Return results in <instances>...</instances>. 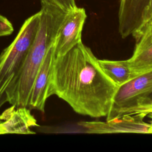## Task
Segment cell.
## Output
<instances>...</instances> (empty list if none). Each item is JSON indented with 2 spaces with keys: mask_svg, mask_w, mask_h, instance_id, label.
Returning a JSON list of instances; mask_svg holds the SVG:
<instances>
[{
  "mask_svg": "<svg viewBox=\"0 0 152 152\" xmlns=\"http://www.w3.org/2000/svg\"><path fill=\"white\" fill-rule=\"evenodd\" d=\"M118 88L81 41L65 54L54 56L47 94L57 96L78 114L100 118L108 114Z\"/></svg>",
  "mask_w": 152,
  "mask_h": 152,
  "instance_id": "6da1fadb",
  "label": "cell"
},
{
  "mask_svg": "<svg viewBox=\"0 0 152 152\" xmlns=\"http://www.w3.org/2000/svg\"><path fill=\"white\" fill-rule=\"evenodd\" d=\"M41 16L39 30L30 47L20 77L14 106L27 107L31 88L36 74L50 48L55 43L66 12L47 3H41Z\"/></svg>",
  "mask_w": 152,
  "mask_h": 152,
  "instance_id": "7a4b0ae2",
  "label": "cell"
},
{
  "mask_svg": "<svg viewBox=\"0 0 152 152\" xmlns=\"http://www.w3.org/2000/svg\"><path fill=\"white\" fill-rule=\"evenodd\" d=\"M39 11L26 19L17 35L0 53V108L14 105L18 83L40 23Z\"/></svg>",
  "mask_w": 152,
  "mask_h": 152,
  "instance_id": "3957f363",
  "label": "cell"
},
{
  "mask_svg": "<svg viewBox=\"0 0 152 152\" xmlns=\"http://www.w3.org/2000/svg\"><path fill=\"white\" fill-rule=\"evenodd\" d=\"M152 87V69L138 75L118 87L113 99L106 121L127 115L138 97Z\"/></svg>",
  "mask_w": 152,
  "mask_h": 152,
  "instance_id": "277c9868",
  "label": "cell"
},
{
  "mask_svg": "<svg viewBox=\"0 0 152 152\" xmlns=\"http://www.w3.org/2000/svg\"><path fill=\"white\" fill-rule=\"evenodd\" d=\"M87 15L83 8L69 11L60 27L54 43V56L63 55L81 41V33Z\"/></svg>",
  "mask_w": 152,
  "mask_h": 152,
  "instance_id": "5b68a950",
  "label": "cell"
},
{
  "mask_svg": "<svg viewBox=\"0 0 152 152\" xmlns=\"http://www.w3.org/2000/svg\"><path fill=\"white\" fill-rule=\"evenodd\" d=\"M125 115L110 121H81L78 125L84 128V132L90 134L142 133L148 134L149 124L143 121L145 117L139 113Z\"/></svg>",
  "mask_w": 152,
  "mask_h": 152,
  "instance_id": "8992f818",
  "label": "cell"
},
{
  "mask_svg": "<svg viewBox=\"0 0 152 152\" xmlns=\"http://www.w3.org/2000/svg\"><path fill=\"white\" fill-rule=\"evenodd\" d=\"M151 0H120L118 12L119 33L124 39L134 37L143 24L144 17Z\"/></svg>",
  "mask_w": 152,
  "mask_h": 152,
  "instance_id": "52a82bcc",
  "label": "cell"
},
{
  "mask_svg": "<svg viewBox=\"0 0 152 152\" xmlns=\"http://www.w3.org/2000/svg\"><path fill=\"white\" fill-rule=\"evenodd\" d=\"M54 44L50 48L35 77L30 92L27 108L45 112L48 88L54 59Z\"/></svg>",
  "mask_w": 152,
  "mask_h": 152,
  "instance_id": "ba28073f",
  "label": "cell"
},
{
  "mask_svg": "<svg viewBox=\"0 0 152 152\" xmlns=\"http://www.w3.org/2000/svg\"><path fill=\"white\" fill-rule=\"evenodd\" d=\"M0 118L4 134H34L31 128L39 126L31 110L26 107L11 105L0 115Z\"/></svg>",
  "mask_w": 152,
  "mask_h": 152,
  "instance_id": "9c48e42d",
  "label": "cell"
},
{
  "mask_svg": "<svg viewBox=\"0 0 152 152\" xmlns=\"http://www.w3.org/2000/svg\"><path fill=\"white\" fill-rule=\"evenodd\" d=\"M127 61L131 70L136 75L152 69V26L142 31L136 40L133 54Z\"/></svg>",
  "mask_w": 152,
  "mask_h": 152,
  "instance_id": "30bf717a",
  "label": "cell"
},
{
  "mask_svg": "<svg viewBox=\"0 0 152 152\" xmlns=\"http://www.w3.org/2000/svg\"><path fill=\"white\" fill-rule=\"evenodd\" d=\"M99 63L104 73L118 87L138 75L132 72L127 60L99 59Z\"/></svg>",
  "mask_w": 152,
  "mask_h": 152,
  "instance_id": "8fae6325",
  "label": "cell"
},
{
  "mask_svg": "<svg viewBox=\"0 0 152 152\" xmlns=\"http://www.w3.org/2000/svg\"><path fill=\"white\" fill-rule=\"evenodd\" d=\"M152 112V87L137 99L132 109L127 115L142 114L145 116Z\"/></svg>",
  "mask_w": 152,
  "mask_h": 152,
  "instance_id": "7c38bea8",
  "label": "cell"
},
{
  "mask_svg": "<svg viewBox=\"0 0 152 152\" xmlns=\"http://www.w3.org/2000/svg\"><path fill=\"white\" fill-rule=\"evenodd\" d=\"M40 2H47L54 5L66 12L75 10L77 7L75 0H40Z\"/></svg>",
  "mask_w": 152,
  "mask_h": 152,
  "instance_id": "4fadbf2b",
  "label": "cell"
},
{
  "mask_svg": "<svg viewBox=\"0 0 152 152\" xmlns=\"http://www.w3.org/2000/svg\"><path fill=\"white\" fill-rule=\"evenodd\" d=\"M14 31L12 23L5 17L0 14V37L11 34Z\"/></svg>",
  "mask_w": 152,
  "mask_h": 152,
  "instance_id": "5bb4252c",
  "label": "cell"
},
{
  "mask_svg": "<svg viewBox=\"0 0 152 152\" xmlns=\"http://www.w3.org/2000/svg\"><path fill=\"white\" fill-rule=\"evenodd\" d=\"M152 26V0L150 1V4L148 6L147 10L145 12L144 20H143V24L141 29L139 30V31L136 34V35L134 37V38L135 39V40L138 38L140 34L142 32V31L146 27L148 26Z\"/></svg>",
  "mask_w": 152,
  "mask_h": 152,
  "instance_id": "9a60e30c",
  "label": "cell"
},
{
  "mask_svg": "<svg viewBox=\"0 0 152 152\" xmlns=\"http://www.w3.org/2000/svg\"><path fill=\"white\" fill-rule=\"evenodd\" d=\"M148 134H152V121H150V124H149L148 133Z\"/></svg>",
  "mask_w": 152,
  "mask_h": 152,
  "instance_id": "2e32d148",
  "label": "cell"
},
{
  "mask_svg": "<svg viewBox=\"0 0 152 152\" xmlns=\"http://www.w3.org/2000/svg\"><path fill=\"white\" fill-rule=\"evenodd\" d=\"M3 134V131H2V126H1V118H0V135H2Z\"/></svg>",
  "mask_w": 152,
  "mask_h": 152,
  "instance_id": "e0dca14e",
  "label": "cell"
},
{
  "mask_svg": "<svg viewBox=\"0 0 152 152\" xmlns=\"http://www.w3.org/2000/svg\"><path fill=\"white\" fill-rule=\"evenodd\" d=\"M147 115H148V116H150V117H151L152 118V112L150 113H148Z\"/></svg>",
  "mask_w": 152,
  "mask_h": 152,
  "instance_id": "ac0fdd59",
  "label": "cell"
}]
</instances>
